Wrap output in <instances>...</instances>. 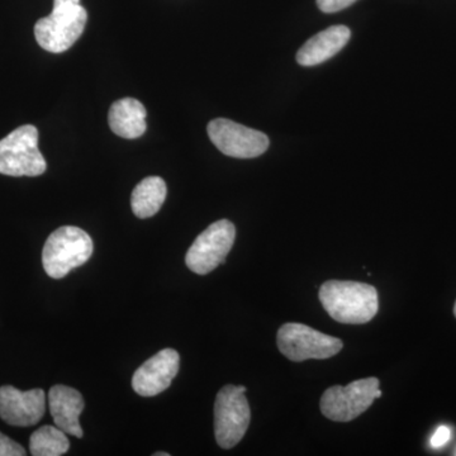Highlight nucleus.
<instances>
[{
  "instance_id": "obj_5",
  "label": "nucleus",
  "mask_w": 456,
  "mask_h": 456,
  "mask_svg": "<svg viewBox=\"0 0 456 456\" xmlns=\"http://www.w3.org/2000/svg\"><path fill=\"white\" fill-rule=\"evenodd\" d=\"M246 387L228 384L215 402V435L222 449H232L245 436L251 411L245 397Z\"/></svg>"
},
{
  "instance_id": "obj_19",
  "label": "nucleus",
  "mask_w": 456,
  "mask_h": 456,
  "mask_svg": "<svg viewBox=\"0 0 456 456\" xmlns=\"http://www.w3.org/2000/svg\"><path fill=\"white\" fill-rule=\"evenodd\" d=\"M450 437H452V431H450V428H446V426H440V428H437L436 432H435V434L432 435V448H443V446L445 445L446 443H448Z\"/></svg>"
},
{
  "instance_id": "obj_21",
  "label": "nucleus",
  "mask_w": 456,
  "mask_h": 456,
  "mask_svg": "<svg viewBox=\"0 0 456 456\" xmlns=\"http://www.w3.org/2000/svg\"><path fill=\"white\" fill-rule=\"evenodd\" d=\"M454 314H455V317H456V302H455V305H454Z\"/></svg>"
},
{
  "instance_id": "obj_20",
  "label": "nucleus",
  "mask_w": 456,
  "mask_h": 456,
  "mask_svg": "<svg viewBox=\"0 0 456 456\" xmlns=\"http://www.w3.org/2000/svg\"><path fill=\"white\" fill-rule=\"evenodd\" d=\"M154 455L155 456H170L169 452H155Z\"/></svg>"
},
{
  "instance_id": "obj_8",
  "label": "nucleus",
  "mask_w": 456,
  "mask_h": 456,
  "mask_svg": "<svg viewBox=\"0 0 456 456\" xmlns=\"http://www.w3.org/2000/svg\"><path fill=\"white\" fill-rule=\"evenodd\" d=\"M236 228L232 222L221 220L206 228L189 248L185 264L196 274L206 275L221 264L235 244Z\"/></svg>"
},
{
  "instance_id": "obj_7",
  "label": "nucleus",
  "mask_w": 456,
  "mask_h": 456,
  "mask_svg": "<svg viewBox=\"0 0 456 456\" xmlns=\"http://www.w3.org/2000/svg\"><path fill=\"white\" fill-rule=\"evenodd\" d=\"M279 350L290 362L308 359H329L338 355L344 347L340 338L322 334L303 323H285L277 335Z\"/></svg>"
},
{
  "instance_id": "obj_16",
  "label": "nucleus",
  "mask_w": 456,
  "mask_h": 456,
  "mask_svg": "<svg viewBox=\"0 0 456 456\" xmlns=\"http://www.w3.org/2000/svg\"><path fill=\"white\" fill-rule=\"evenodd\" d=\"M70 449L66 432L53 426H42L29 439V452L33 456H60Z\"/></svg>"
},
{
  "instance_id": "obj_13",
  "label": "nucleus",
  "mask_w": 456,
  "mask_h": 456,
  "mask_svg": "<svg viewBox=\"0 0 456 456\" xmlns=\"http://www.w3.org/2000/svg\"><path fill=\"white\" fill-rule=\"evenodd\" d=\"M351 37L346 26H332L311 37L297 53V62L302 66H316L340 53Z\"/></svg>"
},
{
  "instance_id": "obj_2",
  "label": "nucleus",
  "mask_w": 456,
  "mask_h": 456,
  "mask_svg": "<svg viewBox=\"0 0 456 456\" xmlns=\"http://www.w3.org/2000/svg\"><path fill=\"white\" fill-rule=\"evenodd\" d=\"M86 20L88 13L80 0H53V13L36 22V41L49 53H65L79 40Z\"/></svg>"
},
{
  "instance_id": "obj_10",
  "label": "nucleus",
  "mask_w": 456,
  "mask_h": 456,
  "mask_svg": "<svg viewBox=\"0 0 456 456\" xmlns=\"http://www.w3.org/2000/svg\"><path fill=\"white\" fill-rule=\"evenodd\" d=\"M46 411L42 389L22 392L12 386L0 387V419L8 425L29 428L38 424Z\"/></svg>"
},
{
  "instance_id": "obj_14",
  "label": "nucleus",
  "mask_w": 456,
  "mask_h": 456,
  "mask_svg": "<svg viewBox=\"0 0 456 456\" xmlns=\"http://www.w3.org/2000/svg\"><path fill=\"white\" fill-rule=\"evenodd\" d=\"M146 108L134 98H123L114 102L108 114L110 130L123 139H139L145 134Z\"/></svg>"
},
{
  "instance_id": "obj_11",
  "label": "nucleus",
  "mask_w": 456,
  "mask_h": 456,
  "mask_svg": "<svg viewBox=\"0 0 456 456\" xmlns=\"http://www.w3.org/2000/svg\"><path fill=\"white\" fill-rule=\"evenodd\" d=\"M180 355L174 349H164L146 360L132 378L134 391L141 397H154L169 388L178 374Z\"/></svg>"
},
{
  "instance_id": "obj_17",
  "label": "nucleus",
  "mask_w": 456,
  "mask_h": 456,
  "mask_svg": "<svg viewBox=\"0 0 456 456\" xmlns=\"http://www.w3.org/2000/svg\"><path fill=\"white\" fill-rule=\"evenodd\" d=\"M26 449L0 432V456H25Z\"/></svg>"
},
{
  "instance_id": "obj_6",
  "label": "nucleus",
  "mask_w": 456,
  "mask_h": 456,
  "mask_svg": "<svg viewBox=\"0 0 456 456\" xmlns=\"http://www.w3.org/2000/svg\"><path fill=\"white\" fill-rule=\"evenodd\" d=\"M380 397L379 379L365 378L346 387L334 386L327 389L321 398V412L331 421L350 422Z\"/></svg>"
},
{
  "instance_id": "obj_12",
  "label": "nucleus",
  "mask_w": 456,
  "mask_h": 456,
  "mask_svg": "<svg viewBox=\"0 0 456 456\" xmlns=\"http://www.w3.org/2000/svg\"><path fill=\"white\" fill-rule=\"evenodd\" d=\"M49 408L57 428L82 439L83 428L79 417L84 410V398L80 392L61 384L53 387L49 393Z\"/></svg>"
},
{
  "instance_id": "obj_18",
  "label": "nucleus",
  "mask_w": 456,
  "mask_h": 456,
  "mask_svg": "<svg viewBox=\"0 0 456 456\" xmlns=\"http://www.w3.org/2000/svg\"><path fill=\"white\" fill-rule=\"evenodd\" d=\"M358 0H317L318 8L325 13H336L342 9L349 8Z\"/></svg>"
},
{
  "instance_id": "obj_9",
  "label": "nucleus",
  "mask_w": 456,
  "mask_h": 456,
  "mask_svg": "<svg viewBox=\"0 0 456 456\" xmlns=\"http://www.w3.org/2000/svg\"><path fill=\"white\" fill-rule=\"evenodd\" d=\"M207 131L213 145L231 158L254 159L269 149V139L265 134L230 119H215L209 122Z\"/></svg>"
},
{
  "instance_id": "obj_1",
  "label": "nucleus",
  "mask_w": 456,
  "mask_h": 456,
  "mask_svg": "<svg viewBox=\"0 0 456 456\" xmlns=\"http://www.w3.org/2000/svg\"><path fill=\"white\" fill-rule=\"evenodd\" d=\"M320 301L330 317L347 325L369 322L379 308L377 289L360 281H326L320 289Z\"/></svg>"
},
{
  "instance_id": "obj_3",
  "label": "nucleus",
  "mask_w": 456,
  "mask_h": 456,
  "mask_svg": "<svg viewBox=\"0 0 456 456\" xmlns=\"http://www.w3.org/2000/svg\"><path fill=\"white\" fill-rule=\"evenodd\" d=\"M93 254V241L82 228H57L47 239L42 251L45 272L53 279L65 278L71 270L82 266Z\"/></svg>"
},
{
  "instance_id": "obj_15",
  "label": "nucleus",
  "mask_w": 456,
  "mask_h": 456,
  "mask_svg": "<svg viewBox=\"0 0 456 456\" xmlns=\"http://www.w3.org/2000/svg\"><path fill=\"white\" fill-rule=\"evenodd\" d=\"M167 193V183L160 176H149L143 179L132 191V211L139 218L152 217L160 211Z\"/></svg>"
},
{
  "instance_id": "obj_4",
  "label": "nucleus",
  "mask_w": 456,
  "mask_h": 456,
  "mask_svg": "<svg viewBox=\"0 0 456 456\" xmlns=\"http://www.w3.org/2000/svg\"><path fill=\"white\" fill-rule=\"evenodd\" d=\"M47 169L38 149V130L25 125L0 140V174L8 176H38Z\"/></svg>"
}]
</instances>
